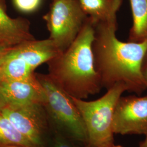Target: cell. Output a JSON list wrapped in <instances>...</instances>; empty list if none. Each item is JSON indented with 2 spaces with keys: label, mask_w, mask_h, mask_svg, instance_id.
Segmentation results:
<instances>
[{
  "label": "cell",
  "mask_w": 147,
  "mask_h": 147,
  "mask_svg": "<svg viewBox=\"0 0 147 147\" xmlns=\"http://www.w3.org/2000/svg\"><path fill=\"white\" fill-rule=\"evenodd\" d=\"M132 16L130 40L141 42L147 39V0H129Z\"/></svg>",
  "instance_id": "obj_12"
},
{
  "label": "cell",
  "mask_w": 147,
  "mask_h": 147,
  "mask_svg": "<svg viewBox=\"0 0 147 147\" xmlns=\"http://www.w3.org/2000/svg\"><path fill=\"white\" fill-rule=\"evenodd\" d=\"M60 52L49 38L36 39L8 48L4 57L3 80H24L35 76V70Z\"/></svg>",
  "instance_id": "obj_5"
},
{
  "label": "cell",
  "mask_w": 147,
  "mask_h": 147,
  "mask_svg": "<svg viewBox=\"0 0 147 147\" xmlns=\"http://www.w3.org/2000/svg\"><path fill=\"white\" fill-rule=\"evenodd\" d=\"M49 147H87L67 137L53 133Z\"/></svg>",
  "instance_id": "obj_15"
},
{
  "label": "cell",
  "mask_w": 147,
  "mask_h": 147,
  "mask_svg": "<svg viewBox=\"0 0 147 147\" xmlns=\"http://www.w3.org/2000/svg\"><path fill=\"white\" fill-rule=\"evenodd\" d=\"M114 134L146 135L147 133V96H121L113 119Z\"/></svg>",
  "instance_id": "obj_8"
},
{
  "label": "cell",
  "mask_w": 147,
  "mask_h": 147,
  "mask_svg": "<svg viewBox=\"0 0 147 147\" xmlns=\"http://www.w3.org/2000/svg\"><path fill=\"white\" fill-rule=\"evenodd\" d=\"M1 113L33 147H49L54 132L44 104L6 106Z\"/></svg>",
  "instance_id": "obj_7"
},
{
  "label": "cell",
  "mask_w": 147,
  "mask_h": 147,
  "mask_svg": "<svg viewBox=\"0 0 147 147\" xmlns=\"http://www.w3.org/2000/svg\"><path fill=\"white\" fill-rule=\"evenodd\" d=\"M87 18L78 0H53L49 11L43 16L49 38L60 53L73 42Z\"/></svg>",
  "instance_id": "obj_6"
},
{
  "label": "cell",
  "mask_w": 147,
  "mask_h": 147,
  "mask_svg": "<svg viewBox=\"0 0 147 147\" xmlns=\"http://www.w3.org/2000/svg\"><path fill=\"white\" fill-rule=\"evenodd\" d=\"M6 147H33L31 146H20V145H16V146H11Z\"/></svg>",
  "instance_id": "obj_20"
},
{
  "label": "cell",
  "mask_w": 147,
  "mask_h": 147,
  "mask_svg": "<svg viewBox=\"0 0 147 147\" xmlns=\"http://www.w3.org/2000/svg\"><path fill=\"white\" fill-rule=\"evenodd\" d=\"M36 76L45 92L44 105L53 132L87 147L84 122L71 97L47 74L36 73Z\"/></svg>",
  "instance_id": "obj_3"
},
{
  "label": "cell",
  "mask_w": 147,
  "mask_h": 147,
  "mask_svg": "<svg viewBox=\"0 0 147 147\" xmlns=\"http://www.w3.org/2000/svg\"><path fill=\"white\" fill-rule=\"evenodd\" d=\"M7 106V103L3 96L0 93V113Z\"/></svg>",
  "instance_id": "obj_17"
},
{
  "label": "cell",
  "mask_w": 147,
  "mask_h": 147,
  "mask_svg": "<svg viewBox=\"0 0 147 147\" xmlns=\"http://www.w3.org/2000/svg\"><path fill=\"white\" fill-rule=\"evenodd\" d=\"M0 93L7 106H20L45 102V90L35 76L24 80H3L0 82Z\"/></svg>",
  "instance_id": "obj_9"
},
{
  "label": "cell",
  "mask_w": 147,
  "mask_h": 147,
  "mask_svg": "<svg viewBox=\"0 0 147 147\" xmlns=\"http://www.w3.org/2000/svg\"><path fill=\"white\" fill-rule=\"evenodd\" d=\"M128 88L117 84L107 89L100 98L86 101L71 97L79 111L86 129L87 147H110L114 143L113 119L117 103Z\"/></svg>",
  "instance_id": "obj_4"
},
{
  "label": "cell",
  "mask_w": 147,
  "mask_h": 147,
  "mask_svg": "<svg viewBox=\"0 0 147 147\" xmlns=\"http://www.w3.org/2000/svg\"><path fill=\"white\" fill-rule=\"evenodd\" d=\"M86 15L94 25L117 22V13L123 0H78Z\"/></svg>",
  "instance_id": "obj_11"
},
{
  "label": "cell",
  "mask_w": 147,
  "mask_h": 147,
  "mask_svg": "<svg viewBox=\"0 0 147 147\" xmlns=\"http://www.w3.org/2000/svg\"><path fill=\"white\" fill-rule=\"evenodd\" d=\"M0 47H1V46H0Z\"/></svg>",
  "instance_id": "obj_22"
},
{
  "label": "cell",
  "mask_w": 147,
  "mask_h": 147,
  "mask_svg": "<svg viewBox=\"0 0 147 147\" xmlns=\"http://www.w3.org/2000/svg\"><path fill=\"white\" fill-rule=\"evenodd\" d=\"M16 9L22 13H32L37 11L42 3V0H13Z\"/></svg>",
  "instance_id": "obj_14"
},
{
  "label": "cell",
  "mask_w": 147,
  "mask_h": 147,
  "mask_svg": "<svg viewBox=\"0 0 147 147\" xmlns=\"http://www.w3.org/2000/svg\"><path fill=\"white\" fill-rule=\"evenodd\" d=\"M145 138L140 143V147H147V133L145 135Z\"/></svg>",
  "instance_id": "obj_19"
},
{
  "label": "cell",
  "mask_w": 147,
  "mask_h": 147,
  "mask_svg": "<svg viewBox=\"0 0 147 147\" xmlns=\"http://www.w3.org/2000/svg\"><path fill=\"white\" fill-rule=\"evenodd\" d=\"M8 48L0 47V82L3 80V64L4 61V57L6 50Z\"/></svg>",
  "instance_id": "obj_16"
},
{
  "label": "cell",
  "mask_w": 147,
  "mask_h": 147,
  "mask_svg": "<svg viewBox=\"0 0 147 147\" xmlns=\"http://www.w3.org/2000/svg\"><path fill=\"white\" fill-rule=\"evenodd\" d=\"M143 74L144 78L145 79V81L146 82V84H147V64H146L145 66H143Z\"/></svg>",
  "instance_id": "obj_18"
},
{
  "label": "cell",
  "mask_w": 147,
  "mask_h": 147,
  "mask_svg": "<svg viewBox=\"0 0 147 147\" xmlns=\"http://www.w3.org/2000/svg\"><path fill=\"white\" fill-rule=\"evenodd\" d=\"M29 20L21 17L12 18L8 15L5 0H0V46L15 47L35 39L31 31Z\"/></svg>",
  "instance_id": "obj_10"
},
{
  "label": "cell",
  "mask_w": 147,
  "mask_h": 147,
  "mask_svg": "<svg viewBox=\"0 0 147 147\" xmlns=\"http://www.w3.org/2000/svg\"><path fill=\"white\" fill-rule=\"evenodd\" d=\"M123 147V146H121V145H116V144H113V145H112V146H111V147Z\"/></svg>",
  "instance_id": "obj_21"
},
{
  "label": "cell",
  "mask_w": 147,
  "mask_h": 147,
  "mask_svg": "<svg viewBox=\"0 0 147 147\" xmlns=\"http://www.w3.org/2000/svg\"><path fill=\"white\" fill-rule=\"evenodd\" d=\"M94 24L88 18L72 44L47 62V74L70 96L86 99L102 88L93 52Z\"/></svg>",
  "instance_id": "obj_2"
},
{
  "label": "cell",
  "mask_w": 147,
  "mask_h": 147,
  "mask_svg": "<svg viewBox=\"0 0 147 147\" xmlns=\"http://www.w3.org/2000/svg\"><path fill=\"white\" fill-rule=\"evenodd\" d=\"M16 145L33 147L18 132L8 118L0 113V147Z\"/></svg>",
  "instance_id": "obj_13"
},
{
  "label": "cell",
  "mask_w": 147,
  "mask_h": 147,
  "mask_svg": "<svg viewBox=\"0 0 147 147\" xmlns=\"http://www.w3.org/2000/svg\"><path fill=\"white\" fill-rule=\"evenodd\" d=\"M93 52L102 87L125 84L128 91L141 93L147 88L143 65L147 55V39L125 42L116 35L117 22L94 25Z\"/></svg>",
  "instance_id": "obj_1"
}]
</instances>
